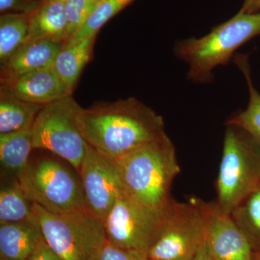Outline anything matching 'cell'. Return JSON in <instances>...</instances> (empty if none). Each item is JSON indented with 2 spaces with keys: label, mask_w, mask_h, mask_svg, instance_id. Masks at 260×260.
Masks as SVG:
<instances>
[{
  "label": "cell",
  "mask_w": 260,
  "mask_h": 260,
  "mask_svg": "<svg viewBox=\"0 0 260 260\" xmlns=\"http://www.w3.org/2000/svg\"><path fill=\"white\" fill-rule=\"evenodd\" d=\"M233 59L245 77L249 88V101L245 110L240 111L231 116L225 124L240 126L260 142V93L251 81L247 56L238 54L234 55Z\"/></svg>",
  "instance_id": "obj_20"
},
{
  "label": "cell",
  "mask_w": 260,
  "mask_h": 260,
  "mask_svg": "<svg viewBox=\"0 0 260 260\" xmlns=\"http://www.w3.org/2000/svg\"><path fill=\"white\" fill-rule=\"evenodd\" d=\"M241 11L247 13L260 12V0H244Z\"/></svg>",
  "instance_id": "obj_28"
},
{
  "label": "cell",
  "mask_w": 260,
  "mask_h": 260,
  "mask_svg": "<svg viewBox=\"0 0 260 260\" xmlns=\"http://www.w3.org/2000/svg\"><path fill=\"white\" fill-rule=\"evenodd\" d=\"M78 172L83 184L87 210L104 223L116 200L125 196L115 161L88 143Z\"/></svg>",
  "instance_id": "obj_10"
},
{
  "label": "cell",
  "mask_w": 260,
  "mask_h": 260,
  "mask_svg": "<svg viewBox=\"0 0 260 260\" xmlns=\"http://www.w3.org/2000/svg\"><path fill=\"white\" fill-rule=\"evenodd\" d=\"M30 15L20 13H4L0 16L1 68L28 41Z\"/></svg>",
  "instance_id": "obj_19"
},
{
  "label": "cell",
  "mask_w": 260,
  "mask_h": 260,
  "mask_svg": "<svg viewBox=\"0 0 260 260\" xmlns=\"http://www.w3.org/2000/svg\"><path fill=\"white\" fill-rule=\"evenodd\" d=\"M34 205L17 178L0 189V223H17L34 216Z\"/></svg>",
  "instance_id": "obj_21"
},
{
  "label": "cell",
  "mask_w": 260,
  "mask_h": 260,
  "mask_svg": "<svg viewBox=\"0 0 260 260\" xmlns=\"http://www.w3.org/2000/svg\"><path fill=\"white\" fill-rule=\"evenodd\" d=\"M231 215L245 236L253 253L260 252V189L238 205Z\"/></svg>",
  "instance_id": "obj_22"
},
{
  "label": "cell",
  "mask_w": 260,
  "mask_h": 260,
  "mask_svg": "<svg viewBox=\"0 0 260 260\" xmlns=\"http://www.w3.org/2000/svg\"><path fill=\"white\" fill-rule=\"evenodd\" d=\"M260 35V12L239 11L204 36L179 41L174 48L178 59L189 65L188 79L195 83L213 80L215 68L227 64L243 44Z\"/></svg>",
  "instance_id": "obj_3"
},
{
  "label": "cell",
  "mask_w": 260,
  "mask_h": 260,
  "mask_svg": "<svg viewBox=\"0 0 260 260\" xmlns=\"http://www.w3.org/2000/svg\"><path fill=\"white\" fill-rule=\"evenodd\" d=\"M102 1L64 0V14L68 25V41L79 31Z\"/></svg>",
  "instance_id": "obj_24"
},
{
  "label": "cell",
  "mask_w": 260,
  "mask_h": 260,
  "mask_svg": "<svg viewBox=\"0 0 260 260\" xmlns=\"http://www.w3.org/2000/svg\"><path fill=\"white\" fill-rule=\"evenodd\" d=\"M42 0H0V12L32 15L42 4Z\"/></svg>",
  "instance_id": "obj_26"
},
{
  "label": "cell",
  "mask_w": 260,
  "mask_h": 260,
  "mask_svg": "<svg viewBox=\"0 0 260 260\" xmlns=\"http://www.w3.org/2000/svg\"><path fill=\"white\" fill-rule=\"evenodd\" d=\"M225 125L215 201L231 215L249 195L260 189V142L240 126Z\"/></svg>",
  "instance_id": "obj_4"
},
{
  "label": "cell",
  "mask_w": 260,
  "mask_h": 260,
  "mask_svg": "<svg viewBox=\"0 0 260 260\" xmlns=\"http://www.w3.org/2000/svg\"><path fill=\"white\" fill-rule=\"evenodd\" d=\"M1 86L8 88L21 100L42 106L69 95L53 66L4 82Z\"/></svg>",
  "instance_id": "obj_12"
},
{
  "label": "cell",
  "mask_w": 260,
  "mask_h": 260,
  "mask_svg": "<svg viewBox=\"0 0 260 260\" xmlns=\"http://www.w3.org/2000/svg\"><path fill=\"white\" fill-rule=\"evenodd\" d=\"M205 242L201 213L190 199L173 200L161 230L149 249V260H193Z\"/></svg>",
  "instance_id": "obj_9"
},
{
  "label": "cell",
  "mask_w": 260,
  "mask_h": 260,
  "mask_svg": "<svg viewBox=\"0 0 260 260\" xmlns=\"http://www.w3.org/2000/svg\"><path fill=\"white\" fill-rule=\"evenodd\" d=\"M193 260H214L212 256H210L209 251H208L205 240L203 245L200 248L199 251L197 253L196 256H194Z\"/></svg>",
  "instance_id": "obj_29"
},
{
  "label": "cell",
  "mask_w": 260,
  "mask_h": 260,
  "mask_svg": "<svg viewBox=\"0 0 260 260\" xmlns=\"http://www.w3.org/2000/svg\"><path fill=\"white\" fill-rule=\"evenodd\" d=\"M29 260H63L60 256L53 250L44 239L38 246L37 250L34 253Z\"/></svg>",
  "instance_id": "obj_27"
},
{
  "label": "cell",
  "mask_w": 260,
  "mask_h": 260,
  "mask_svg": "<svg viewBox=\"0 0 260 260\" xmlns=\"http://www.w3.org/2000/svg\"><path fill=\"white\" fill-rule=\"evenodd\" d=\"M32 213L44 240L63 260H95L107 242L104 223L88 210L59 215L34 203Z\"/></svg>",
  "instance_id": "obj_5"
},
{
  "label": "cell",
  "mask_w": 260,
  "mask_h": 260,
  "mask_svg": "<svg viewBox=\"0 0 260 260\" xmlns=\"http://www.w3.org/2000/svg\"><path fill=\"white\" fill-rule=\"evenodd\" d=\"M44 239L34 216L0 223V260H29Z\"/></svg>",
  "instance_id": "obj_14"
},
{
  "label": "cell",
  "mask_w": 260,
  "mask_h": 260,
  "mask_svg": "<svg viewBox=\"0 0 260 260\" xmlns=\"http://www.w3.org/2000/svg\"><path fill=\"white\" fill-rule=\"evenodd\" d=\"M60 1H64V0H60Z\"/></svg>",
  "instance_id": "obj_31"
},
{
  "label": "cell",
  "mask_w": 260,
  "mask_h": 260,
  "mask_svg": "<svg viewBox=\"0 0 260 260\" xmlns=\"http://www.w3.org/2000/svg\"><path fill=\"white\" fill-rule=\"evenodd\" d=\"M252 260H260V252L253 253Z\"/></svg>",
  "instance_id": "obj_30"
},
{
  "label": "cell",
  "mask_w": 260,
  "mask_h": 260,
  "mask_svg": "<svg viewBox=\"0 0 260 260\" xmlns=\"http://www.w3.org/2000/svg\"><path fill=\"white\" fill-rule=\"evenodd\" d=\"M82 109L73 95L44 106L32 126L34 150H48L78 172L88 145L80 129Z\"/></svg>",
  "instance_id": "obj_7"
},
{
  "label": "cell",
  "mask_w": 260,
  "mask_h": 260,
  "mask_svg": "<svg viewBox=\"0 0 260 260\" xmlns=\"http://www.w3.org/2000/svg\"><path fill=\"white\" fill-rule=\"evenodd\" d=\"M199 209L205 228V240L214 260H252L253 251L232 215L216 201L190 198Z\"/></svg>",
  "instance_id": "obj_11"
},
{
  "label": "cell",
  "mask_w": 260,
  "mask_h": 260,
  "mask_svg": "<svg viewBox=\"0 0 260 260\" xmlns=\"http://www.w3.org/2000/svg\"><path fill=\"white\" fill-rule=\"evenodd\" d=\"M173 200L164 206L152 207L121 197L104 221L108 242L121 249L148 255L169 215Z\"/></svg>",
  "instance_id": "obj_8"
},
{
  "label": "cell",
  "mask_w": 260,
  "mask_h": 260,
  "mask_svg": "<svg viewBox=\"0 0 260 260\" xmlns=\"http://www.w3.org/2000/svg\"><path fill=\"white\" fill-rule=\"evenodd\" d=\"M125 196L146 205L170 203L173 181L180 172L175 147L168 135L114 160Z\"/></svg>",
  "instance_id": "obj_2"
},
{
  "label": "cell",
  "mask_w": 260,
  "mask_h": 260,
  "mask_svg": "<svg viewBox=\"0 0 260 260\" xmlns=\"http://www.w3.org/2000/svg\"><path fill=\"white\" fill-rule=\"evenodd\" d=\"M34 40L68 42L64 1L42 0L40 7L30 15L28 41Z\"/></svg>",
  "instance_id": "obj_15"
},
{
  "label": "cell",
  "mask_w": 260,
  "mask_h": 260,
  "mask_svg": "<svg viewBox=\"0 0 260 260\" xmlns=\"http://www.w3.org/2000/svg\"><path fill=\"white\" fill-rule=\"evenodd\" d=\"M44 106L21 100L8 88L0 89V134H9L32 128Z\"/></svg>",
  "instance_id": "obj_17"
},
{
  "label": "cell",
  "mask_w": 260,
  "mask_h": 260,
  "mask_svg": "<svg viewBox=\"0 0 260 260\" xmlns=\"http://www.w3.org/2000/svg\"><path fill=\"white\" fill-rule=\"evenodd\" d=\"M79 123L87 143L114 160L167 135L162 116L133 97L82 109Z\"/></svg>",
  "instance_id": "obj_1"
},
{
  "label": "cell",
  "mask_w": 260,
  "mask_h": 260,
  "mask_svg": "<svg viewBox=\"0 0 260 260\" xmlns=\"http://www.w3.org/2000/svg\"><path fill=\"white\" fill-rule=\"evenodd\" d=\"M135 0H102L96 9L89 17L79 31L73 36L64 46L73 45L90 36L97 35L100 29L117 13Z\"/></svg>",
  "instance_id": "obj_23"
},
{
  "label": "cell",
  "mask_w": 260,
  "mask_h": 260,
  "mask_svg": "<svg viewBox=\"0 0 260 260\" xmlns=\"http://www.w3.org/2000/svg\"><path fill=\"white\" fill-rule=\"evenodd\" d=\"M17 179L32 203L49 213L60 215L87 210L80 176L56 159L29 161Z\"/></svg>",
  "instance_id": "obj_6"
},
{
  "label": "cell",
  "mask_w": 260,
  "mask_h": 260,
  "mask_svg": "<svg viewBox=\"0 0 260 260\" xmlns=\"http://www.w3.org/2000/svg\"><path fill=\"white\" fill-rule=\"evenodd\" d=\"M95 260H149L148 255L139 251L126 250L107 241Z\"/></svg>",
  "instance_id": "obj_25"
},
{
  "label": "cell",
  "mask_w": 260,
  "mask_h": 260,
  "mask_svg": "<svg viewBox=\"0 0 260 260\" xmlns=\"http://www.w3.org/2000/svg\"><path fill=\"white\" fill-rule=\"evenodd\" d=\"M64 44L46 40L27 41L1 68V83L51 68Z\"/></svg>",
  "instance_id": "obj_13"
},
{
  "label": "cell",
  "mask_w": 260,
  "mask_h": 260,
  "mask_svg": "<svg viewBox=\"0 0 260 260\" xmlns=\"http://www.w3.org/2000/svg\"><path fill=\"white\" fill-rule=\"evenodd\" d=\"M32 150V128L0 134V162L8 174L17 178L28 164Z\"/></svg>",
  "instance_id": "obj_18"
},
{
  "label": "cell",
  "mask_w": 260,
  "mask_h": 260,
  "mask_svg": "<svg viewBox=\"0 0 260 260\" xmlns=\"http://www.w3.org/2000/svg\"><path fill=\"white\" fill-rule=\"evenodd\" d=\"M97 35L90 36L73 45L64 46L56 56L53 68L73 95L85 65L90 60Z\"/></svg>",
  "instance_id": "obj_16"
}]
</instances>
